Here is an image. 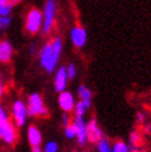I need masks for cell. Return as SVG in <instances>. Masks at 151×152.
<instances>
[{
    "instance_id": "obj_1",
    "label": "cell",
    "mask_w": 151,
    "mask_h": 152,
    "mask_svg": "<svg viewBox=\"0 0 151 152\" xmlns=\"http://www.w3.org/2000/svg\"><path fill=\"white\" fill-rule=\"evenodd\" d=\"M61 52H62V42L58 37L52 42L46 43L42 47L40 52V62H41V66L48 73L55 71L58 58L61 56Z\"/></svg>"
},
{
    "instance_id": "obj_2",
    "label": "cell",
    "mask_w": 151,
    "mask_h": 152,
    "mask_svg": "<svg viewBox=\"0 0 151 152\" xmlns=\"http://www.w3.org/2000/svg\"><path fill=\"white\" fill-rule=\"evenodd\" d=\"M27 115L30 116H47V109L45 108L42 98L40 94L34 93L29 96Z\"/></svg>"
},
{
    "instance_id": "obj_3",
    "label": "cell",
    "mask_w": 151,
    "mask_h": 152,
    "mask_svg": "<svg viewBox=\"0 0 151 152\" xmlns=\"http://www.w3.org/2000/svg\"><path fill=\"white\" fill-rule=\"evenodd\" d=\"M57 6L55 0H47L43 9V22H42V31L43 34H48L54 26V21L56 16Z\"/></svg>"
},
{
    "instance_id": "obj_4",
    "label": "cell",
    "mask_w": 151,
    "mask_h": 152,
    "mask_svg": "<svg viewBox=\"0 0 151 152\" xmlns=\"http://www.w3.org/2000/svg\"><path fill=\"white\" fill-rule=\"evenodd\" d=\"M42 26V14L37 9H32L26 19V30L30 34H36Z\"/></svg>"
},
{
    "instance_id": "obj_5",
    "label": "cell",
    "mask_w": 151,
    "mask_h": 152,
    "mask_svg": "<svg viewBox=\"0 0 151 152\" xmlns=\"http://www.w3.org/2000/svg\"><path fill=\"white\" fill-rule=\"evenodd\" d=\"M12 116L16 126H24L27 118V108L24 102L16 100L12 105Z\"/></svg>"
},
{
    "instance_id": "obj_6",
    "label": "cell",
    "mask_w": 151,
    "mask_h": 152,
    "mask_svg": "<svg viewBox=\"0 0 151 152\" xmlns=\"http://www.w3.org/2000/svg\"><path fill=\"white\" fill-rule=\"evenodd\" d=\"M73 127H74V131H76V137L78 140V143L81 146H83L87 141V125L83 120V116H77L73 119V123H72Z\"/></svg>"
},
{
    "instance_id": "obj_7",
    "label": "cell",
    "mask_w": 151,
    "mask_h": 152,
    "mask_svg": "<svg viewBox=\"0 0 151 152\" xmlns=\"http://www.w3.org/2000/svg\"><path fill=\"white\" fill-rule=\"evenodd\" d=\"M71 40L76 47H83L87 42V31L81 26H76L71 31Z\"/></svg>"
},
{
    "instance_id": "obj_8",
    "label": "cell",
    "mask_w": 151,
    "mask_h": 152,
    "mask_svg": "<svg viewBox=\"0 0 151 152\" xmlns=\"http://www.w3.org/2000/svg\"><path fill=\"white\" fill-rule=\"evenodd\" d=\"M0 137L6 143H14L16 141V130H15L14 125L10 121H7L6 124L0 126Z\"/></svg>"
},
{
    "instance_id": "obj_9",
    "label": "cell",
    "mask_w": 151,
    "mask_h": 152,
    "mask_svg": "<svg viewBox=\"0 0 151 152\" xmlns=\"http://www.w3.org/2000/svg\"><path fill=\"white\" fill-rule=\"evenodd\" d=\"M102 137H103L102 129L98 126L97 121L92 119L87 125V140H89L90 142H98Z\"/></svg>"
},
{
    "instance_id": "obj_10",
    "label": "cell",
    "mask_w": 151,
    "mask_h": 152,
    "mask_svg": "<svg viewBox=\"0 0 151 152\" xmlns=\"http://www.w3.org/2000/svg\"><path fill=\"white\" fill-rule=\"evenodd\" d=\"M58 103H59V106H61V109L65 111V113H70L73 110L74 108V98L73 95L70 93V92H63L59 93V96H58Z\"/></svg>"
},
{
    "instance_id": "obj_11",
    "label": "cell",
    "mask_w": 151,
    "mask_h": 152,
    "mask_svg": "<svg viewBox=\"0 0 151 152\" xmlns=\"http://www.w3.org/2000/svg\"><path fill=\"white\" fill-rule=\"evenodd\" d=\"M67 73H66V68L65 67H59V69L57 71L56 73V78H55V89L57 92H63L66 90V87H67Z\"/></svg>"
},
{
    "instance_id": "obj_12",
    "label": "cell",
    "mask_w": 151,
    "mask_h": 152,
    "mask_svg": "<svg viewBox=\"0 0 151 152\" xmlns=\"http://www.w3.org/2000/svg\"><path fill=\"white\" fill-rule=\"evenodd\" d=\"M12 57V46L9 41H0V62L6 63Z\"/></svg>"
},
{
    "instance_id": "obj_13",
    "label": "cell",
    "mask_w": 151,
    "mask_h": 152,
    "mask_svg": "<svg viewBox=\"0 0 151 152\" xmlns=\"http://www.w3.org/2000/svg\"><path fill=\"white\" fill-rule=\"evenodd\" d=\"M27 137H29V142L31 143L32 147H36V146H40V143L42 141V137H41V132L39 131V129L36 126L31 125L29 127L27 130Z\"/></svg>"
},
{
    "instance_id": "obj_14",
    "label": "cell",
    "mask_w": 151,
    "mask_h": 152,
    "mask_svg": "<svg viewBox=\"0 0 151 152\" xmlns=\"http://www.w3.org/2000/svg\"><path fill=\"white\" fill-rule=\"evenodd\" d=\"M78 95L81 98V102L87 109L90 108V99H92V93L86 86H79L78 87Z\"/></svg>"
},
{
    "instance_id": "obj_15",
    "label": "cell",
    "mask_w": 151,
    "mask_h": 152,
    "mask_svg": "<svg viewBox=\"0 0 151 152\" xmlns=\"http://www.w3.org/2000/svg\"><path fill=\"white\" fill-rule=\"evenodd\" d=\"M111 152H130V150H129V146H128L125 142L117 141L114 143V146H113Z\"/></svg>"
},
{
    "instance_id": "obj_16",
    "label": "cell",
    "mask_w": 151,
    "mask_h": 152,
    "mask_svg": "<svg viewBox=\"0 0 151 152\" xmlns=\"http://www.w3.org/2000/svg\"><path fill=\"white\" fill-rule=\"evenodd\" d=\"M98 151H99V152H111L109 141L107 139L102 137L99 141H98Z\"/></svg>"
},
{
    "instance_id": "obj_17",
    "label": "cell",
    "mask_w": 151,
    "mask_h": 152,
    "mask_svg": "<svg viewBox=\"0 0 151 152\" xmlns=\"http://www.w3.org/2000/svg\"><path fill=\"white\" fill-rule=\"evenodd\" d=\"M11 3L9 1H6V3H3V1H0V16H3V15H9L10 11H11Z\"/></svg>"
},
{
    "instance_id": "obj_18",
    "label": "cell",
    "mask_w": 151,
    "mask_h": 152,
    "mask_svg": "<svg viewBox=\"0 0 151 152\" xmlns=\"http://www.w3.org/2000/svg\"><path fill=\"white\" fill-rule=\"evenodd\" d=\"M73 109H74V113H76V115L77 116H83L84 115V113H86V110H87V108L83 105L82 102H78L77 104H74Z\"/></svg>"
},
{
    "instance_id": "obj_19",
    "label": "cell",
    "mask_w": 151,
    "mask_h": 152,
    "mask_svg": "<svg viewBox=\"0 0 151 152\" xmlns=\"http://www.w3.org/2000/svg\"><path fill=\"white\" fill-rule=\"evenodd\" d=\"M130 142L133 146H136L141 142V135L138 131H133L130 135Z\"/></svg>"
},
{
    "instance_id": "obj_20",
    "label": "cell",
    "mask_w": 151,
    "mask_h": 152,
    "mask_svg": "<svg viewBox=\"0 0 151 152\" xmlns=\"http://www.w3.org/2000/svg\"><path fill=\"white\" fill-rule=\"evenodd\" d=\"M66 73H67V78L68 79H73L77 74V68L74 64H68V67L66 68Z\"/></svg>"
},
{
    "instance_id": "obj_21",
    "label": "cell",
    "mask_w": 151,
    "mask_h": 152,
    "mask_svg": "<svg viewBox=\"0 0 151 152\" xmlns=\"http://www.w3.org/2000/svg\"><path fill=\"white\" fill-rule=\"evenodd\" d=\"M58 151V145L55 141H50L45 146V152H57Z\"/></svg>"
},
{
    "instance_id": "obj_22",
    "label": "cell",
    "mask_w": 151,
    "mask_h": 152,
    "mask_svg": "<svg viewBox=\"0 0 151 152\" xmlns=\"http://www.w3.org/2000/svg\"><path fill=\"white\" fill-rule=\"evenodd\" d=\"M10 18H9V15H3V16H0V28H6V27H9L10 25Z\"/></svg>"
},
{
    "instance_id": "obj_23",
    "label": "cell",
    "mask_w": 151,
    "mask_h": 152,
    "mask_svg": "<svg viewBox=\"0 0 151 152\" xmlns=\"http://www.w3.org/2000/svg\"><path fill=\"white\" fill-rule=\"evenodd\" d=\"M9 121V116H7L6 111L3 109V106L0 105V126H3L4 124H6Z\"/></svg>"
},
{
    "instance_id": "obj_24",
    "label": "cell",
    "mask_w": 151,
    "mask_h": 152,
    "mask_svg": "<svg viewBox=\"0 0 151 152\" xmlns=\"http://www.w3.org/2000/svg\"><path fill=\"white\" fill-rule=\"evenodd\" d=\"M65 134H66V137L67 139H74L76 137V131H74L73 125H67Z\"/></svg>"
},
{
    "instance_id": "obj_25",
    "label": "cell",
    "mask_w": 151,
    "mask_h": 152,
    "mask_svg": "<svg viewBox=\"0 0 151 152\" xmlns=\"http://www.w3.org/2000/svg\"><path fill=\"white\" fill-rule=\"evenodd\" d=\"M70 120H71V118H70V115H68V113H65L63 115H62V124H63L65 126L70 125Z\"/></svg>"
},
{
    "instance_id": "obj_26",
    "label": "cell",
    "mask_w": 151,
    "mask_h": 152,
    "mask_svg": "<svg viewBox=\"0 0 151 152\" xmlns=\"http://www.w3.org/2000/svg\"><path fill=\"white\" fill-rule=\"evenodd\" d=\"M144 114H142V113H138V115H136V120L139 121V123H141V121L142 120H144Z\"/></svg>"
},
{
    "instance_id": "obj_27",
    "label": "cell",
    "mask_w": 151,
    "mask_h": 152,
    "mask_svg": "<svg viewBox=\"0 0 151 152\" xmlns=\"http://www.w3.org/2000/svg\"><path fill=\"white\" fill-rule=\"evenodd\" d=\"M145 131H146L147 134H151V125H147V126L145 127Z\"/></svg>"
},
{
    "instance_id": "obj_28",
    "label": "cell",
    "mask_w": 151,
    "mask_h": 152,
    "mask_svg": "<svg viewBox=\"0 0 151 152\" xmlns=\"http://www.w3.org/2000/svg\"><path fill=\"white\" fill-rule=\"evenodd\" d=\"M32 152H42V151L40 150V146H36V147L32 148Z\"/></svg>"
},
{
    "instance_id": "obj_29",
    "label": "cell",
    "mask_w": 151,
    "mask_h": 152,
    "mask_svg": "<svg viewBox=\"0 0 151 152\" xmlns=\"http://www.w3.org/2000/svg\"><path fill=\"white\" fill-rule=\"evenodd\" d=\"M3 92H4V89H3V84H1V80H0V98H1V95H3Z\"/></svg>"
},
{
    "instance_id": "obj_30",
    "label": "cell",
    "mask_w": 151,
    "mask_h": 152,
    "mask_svg": "<svg viewBox=\"0 0 151 152\" xmlns=\"http://www.w3.org/2000/svg\"><path fill=\"white\" fill-rule=\"evenodd\" d=\"M9 1H10L11 4H16V3H20L21 0H9Z\"/></svg>"
},
{
    "instance_id": "obj_31",
    "label": "cell",
    "mask_w": 151,
    "mask_h": 152,
    "mask_svg": "<svg viewBox=\"0 0 151 152\" xmlns=\"http://www.w3.org/2000/svg\"><path fill=\"white\" fill-rule=\"evenodd\" d=\"M0 1H3V3H6V1H9V0H0Z\"/></svg>"
},
{
    "instance_id": "obj_32",
    "label": "cell",
    "mask_w": 151,
    "mask_h": 152,
    "mask_svg": "<svg viewBox=\"0 0 151 152\" xmlns=\"http://www.w3.org/2000/svg\"><path fill=\"white\" fill-rule=\"evenodd\" d=\"M135 152H141V151H135Z\"/></svg>"
}]
</instances>
